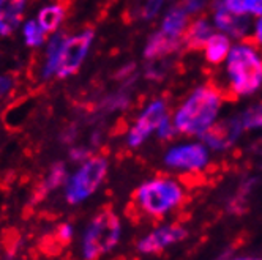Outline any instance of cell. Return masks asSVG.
<instances>
[{"label":"cell","instance_id":"cell-19","mask_svg":"<svg viewBox=\"0 0 262 260\" xmlns=\"http://www.w3.org/2000/svg\"><path fill=\"white\" fill-rule=\"evenodd\" d=\"M204 51H205V60L209 63H213V65L221 63L231 52V44H229L228 36L213 33L210 36V40L207 41V44L204 46Z\"/></svg>","mask_w":262,"mask_h":260},{"label":"cell","instance_id":"cell-8","mask_svg":"<svg viewBox=\"0 0 262 260\" xmlns=\"http://www.w3.org/2000/svg\"><path fill=\"white\" fill-rule=\"evenodd\" d=\"M209 155L205 147L201 144H190L174 147L172 150L167 152L164 161L167 166L179 167V169H190L196 171L207 164Z\"/></svg>","mask_w":262,"mask_h":260},{"label":"cell","instance_id":"cell-30","mask_svg":"<svg viewBox=\"0 0 262 260\" xmlns=\"http://www.w3.org/2000/svg\"><path fill=\"white\" fill-rule=\"evenodd\" d=\"M250 13L262 16V0H251L250 2Z\"/></svg>","mask_w":262,"mask_h":260},{"label":"cell","instance_id":"cell-13","mask_svg":"<svg viewBox=\"0 0 262 260\" xmlns=\"http://www.w3.org/2000/svg\"><path fill=\"white\" fill-rule=\"evenodd\" d=\"M65 40H67V35L62 32L52 33L51 38L48 40L45 60H43V66H41L43 79H51L55 76V73H57V66H59V60H60V54H62Z\"/></svg>","mask_w":262,"mask_h":260},{"label":"cell","instance_id":"cell-10","mask_svg":"<svg viewBox=\"0 0 262 260\" xmlns=\"http://www.w3.org/2000/svg\"><path fill=\"white\" fill-rule=\"evenodd\" d=\"M186 237V232L179 226H167L160 227L144 237L138 243V251L142 254H158L161 249L169 246L172 243L183 240Z\"/></svg>","mask_w":262,"mask_h":260},{"label":"cell","instance_id":"cell-7","mask_svg":"<svg viewBox=\"0 0 262 260\" xmlns=\"http://www.w3.org/2000/svg\"><path fill=\"white\" fill-rule=\"evenodd\" d=\"M164 119H166V103L163 100L152 101L138 117L135 125L131 126L128 133V145L139 147L154 131H157Z\"/></svg>","mask_w":262,"mask_h":260},{"label":"cell","instance_id":"cell-22","mask_svg":"<svg viewBox=\"0 0 262 260\" xmlns=\"http://www.w3.org/2000/svg\"><path fill=\"white\" fill-rule=\"evenodd\" d=\"M54 238L59 241V245H68L70 241H73L74 238V227L70 222H63L60 224L57 229H55V233H54Z\"/></svg>","mask_w":262,"mask_h":260},{"label":"cell","instance_id":"cell-15","mask_svg":"<svg viewBox=\"0 0 262 260\" xmlns=\"http://www.w3.org/2000/svg\"><path fill=\"white\" fill-rule=\"evenodd\" d=\"M65 16H67V5L63 2H54L40 8L36 21H38V24L43 27V30L48 35H52L55 32H59L62 22L65 21Z\"/></svg>","mask_w":262,"mask_h":260},{"label":"cell","instance_id":"cell-5","mask_svg":"<svg viewBox=\"0 0 262 260\" xmlns=\"http://www.w3.org/2000/svg\"><path fill=\"white\" fill-rule=\"evenodd\" d=\"M107 175V159L104 156H90L73 174L68 175L63 184L65 200L70 205L79 203L90 199L98 191Z\"/></svg>","mask_w":262,"mask_h":260},{"label":"cell","instance_id":"cell-23","mask_svg":"<svg viewBox=\"0 0 262 260\" xmlns=\"http://www.w3.org/2000/svg\"><path fill=\"white\" fill-rule=\"evenodd\" d=\"M163 4H164V0H147L141 10V16L144 19H152V17L160 11Z\"/></svg>","mask_w":262,"mask_h":260},{"label":"cell","instance_id":"cell-16","mask_svg":"<svg viewBox=\"0 0 262 260\" xmlns=\"http://www.w3.org/2000/svg\"><path fill=\"white\" fill-rule=\"evenodd\" d=\"M182 40L179 38H172V36H167L163 32H158L155 35L150 36V40L145 44L144 49V57L148 60H157L161 59L164 55L174 52L176 49H179Z\"/></svg>","mask_w":262,"mask_h":260},{"label":"cell","instance_id":"cell-2","mask_svg":"<svg viewBox=\"0 0 262 260\" xmlns=\"http://www.w3.org/2000/svg\"><path fill=\"white\" fill-rule=\"evenodd\" d=\"M223 100V93L216 84L199 87L176 112V129L188 136H201L213 125Z\"/></svg>","mask_w":262,"mask_h":260},{"label":"cell","instance_id":"cell-12","mask_svg":"<svg viewBox=\"0 0 262 260\" xmlns=\"http://www.w3.org/2000/svg\"><path fill=\"white\" fill-rule=\"evenodd\" d=\"M215 24L220 30L232 36H243L250 29L248 17L228 10L224 5L220 7L215 13Z\"/></svg>","mask_w":262,"mask_h":260},{"label":"cell","instance_id":"cell-11","mask_svg":"<svg viewBox=\"0 0 262 260\" xmlns=\"http://www.w3.org/2000/svg\"><path fill=\"white\" fill-rule=\"evenodd\" d=\"M27 0H0V36H10L23 22Z\"/></svg>","mask_w":262,"mask_h":260},{"label":"cell","instance_id":"cell-17","mask_svg":"<svg viewBox=\"0 0 262 260\" xmlns=\"http://www.w3.org/2000/svg\"><path fill=\"white\" fill-rule=\"evenodd\" d=\"M68 171H67V166L63 164V162H55L51 169H49V172H48V175L41 180V183H40V186H38V190H36V193H35V200H43L49 193H52V191H55V190H59L60 186H63L65 184V181H67V178H68Z\"/></svg>","mask_w":262,"mask_h":260},{"label":"cell","instance_id":"cell-26","mask_svg":"<svg viewBox=\"0 0 262 260\" xmlns=\"http://www.w3.org/2000/svg\"><path fill=\"white\" fill-rule=\"evenodd\" d=\"M14 88V78L10 74H0V98L7 97Z\"/></svg>","mask_w":262,"mask_h":260},{"label":"cell","instance_id":"cell-31","mask_svg":"<svg viewBox=\"0 0 262 260\" xmlns=\"http://www.w3.org/2000/svg\"><path fill=\"white\" fill-rule=\"evenodd\" d=\"M237 260H262V258H237Z\"/></svg>","mask_w":262,"mask_h":260},{"label":"cell","instance_id":"cell-1","mask_svg":"<svg viewBox=\"0 0 262 260\" xmlns=\"http://www.w3.org/2000/svg\"><path fill=\"white\" fill-rule=\"evenodd\" d=\"M229 87L224 90L226 100H237L242 95H250L262 84V51L248 38L231 49L228 59Z\"/></svg>","mask_w":262,"mask_h":260},{"label":"cell","instance_id":"cell-27","mask_svg":"<svg viewBox=\"0 0 262 260\" xmlns=\"http://www.w3.org/2000/svg\"><path fill=\"white\" fill-rule=\"evenodd\" d=\"M92 155H90V152L87 150V148H84V147H76V148H71L70 150V158H71V161H74V162H84L85 159H89Z\"/></svg>","mask_w":262,"mask_h":260},{"label":"cell","instance_id":"cell-4","mask_svg":"<svg viewBox=\"0 0 262 260\" xmlns=\"http://www.w3.org/2000/svg\"><path fill=\"white\" fill-rule=\"evenodd\" d=\"M183 199L180 186L164 177H158L142 183L133 194L136 207L150 218H161L177 207Z\"/></svg>","mask_w":262,"mask_h":260},{"label":"cell","instance_id":"cell-25","mask_svg":"<svg viewBox=\"0 0 262 260\" xmlns=\"http://www.w3.org/2000/svg\"><path fill=\"white\" fill-rule=\"evenodd\" d=\"M157 131H158V136H160L161 139H171V137L177 133V129H176L174 123H171L169 117L166 115V119L161 122V125L158 126Z\"/></svg>","mask_w":262,"mask_h":260},{"label":"cell","instance_id":"cell-9","mask_svg":"<svg viewBox=\"0 0 262 260\" xmlns=\"http://www.w3.org/2000/svg\"><path fill=\"white\" fill-rule=\"evenodd\" d=\"M243 129L242 120L240 119H231V120H223L218 123L210 125V128L205 133H202L204 142L210 145L212 148L216 150H223V148H228L240 134Z\"/></svg>","mask_w":262,"mask_h":260},{"label":"cell","instance_id":"cell-3","mask_svg":"<svg viewBox=\"0 0 262 260\" xmlns=\"http://www.w3.org/2000/svg\"><path fill=\"white\" fill-rule=\"evenodd\" d=\"M122 235V222L112 208H103L90 219L81 237L84 260H98L114 249Z\"/></svg>","mask_w":262,"mask_h":260},{"label":"cell","instance_id":"cell-20","mask_svg":"<svg viewBox=\"0 0 262 260\" xmlns=\"http://www.w3.org/2000/svg\"><path fill=\"white\" fill-rule=\"evenodd\" d=\"M23 35H24V41L29 48H41L48 38V33L43 30V27L36 19H29L24 22Z\"/></svg>","mask_w":262,"mask_h":260},{"label":"cell","instance_id":"cell-18","mask_svg":"<svg viewBox=\"0 0 262 260\" xmlns=\"http://www.w3.org/2000/svg\"><path fill=\"white\" fill-rule=\"evenodd\" d=\"M182 7H177L174 10H171L164 16L163 19V26H161V32L166 33L167 36H172V38H179L182 40V35L188 26V16Z\"/></svg>","mask_w":262,"mask_h":260},{"label":"cell","instance_id":"cell-21","mask_svg":"<svg viewBox=\"0 0 262 260\" xmlns=\"http://www.w3.org/2000/svg\"><path fill=\"white\" fill-rule=\"evenodd\" d=\"M243 128H262V103L253 106L247 114L240 117Z\"/></svg>","mask_w":262,"mask_h":260},{"label":"cell","instance_id":"cell-24","mask_svg":"<svg viewBox=\"0 0 262 260\" xmlns=\"http://www.w3.org/2000/svg\"><path fill=\"white\" fill-rule=\"evenodd\" d=\"M250 2L251 0H224V7L228 10L238 13V14H245L250 11Z\"/></svg>","mask_w":262,"mask_h":260},{"label":"cell","instance_id":"cell-14","mask_svg":"<svg viewBox=\"0 0 262 260\" xmlns=\"http://www.w3.org/2000/svg\"><path fill=\"white\" fill-rule=\"evenodd\" d=\"M212 35L213 29L210 27V24H207L205 19H198L186 26L182 35V44L188 51H199L204 49Z\"/></svg>","mask_w":262,"mask_h":260},{"label":"cell","instance_id":"cell-28","mask_svg":"<svg viewBox=\"0 0 262 260\" xmlns=\"http://www.w3.org/2000/svg\"><path fill=\"white\" fill-rule=\"evenodd\" d=\"M205 0H183V4L180 5L186 13H196L204 7Z\"/></svg>","mask_w":262,"mask_h":260},{"label":"cell","instance_id":"cell-29","mask_svg":"<svg viewBox=\"0 0 262 260\" xmlns=\"http://www.w3.org/2000/svg\"><path fill=\"white\" fill-rule=\"evenodd\" d=\"M260 51H262V17L257 21V24H256V32H254V36H251L250 38Z\"/></svg>","mask_w":262,"mask_h":260},{"label":"cell","instance_id":"cell-32","mask_svg":"<svg viewBox=\"0 0 262 260\" xmlns=\"http://www.w3.org/2000/svg\"><path fill=\"white\" fill-rule=\"evenodd\" d=\"M259 148H260V153H262V142L259 144Z\"/></svg>","mask_w":262,"mask_h":260},{"label":"cell","instance_id":"cell-6","mask_svg":"<svg viewBox=\"0 0 262 260\" xmlns=\"http://www.w3.org/2000/svg\"><path fill=\"white\" fill-rule=\"evenodd\" d=\"M93 40H95V33H93L92 29H85L79 33L67 36L55 76L59 79H65L76 74L87 57Z\"/></svg>","mask_w":262,"mask_h":260}]
</instances>
